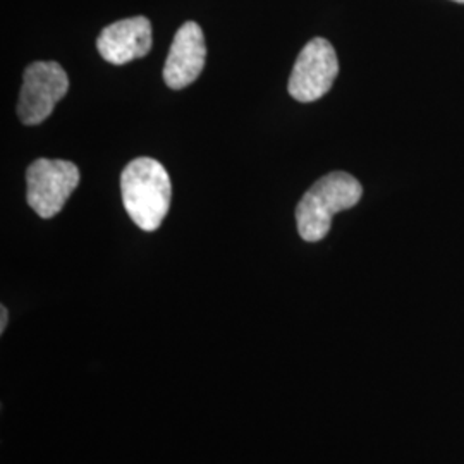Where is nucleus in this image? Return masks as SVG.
Listing matches in <instances>:
<instances>
[{
	"label": "nucleus",
	"mask_w": 464,
	"mask_h": 464,
	"mask_svg": "<svg viewBox=\"0 0 464 464\" xmlns=\"http://www.w3.org/2000/svg\"><path fill=\"white\" fill-rule=\"evenodd\" d=\"M121 195L134 224L143 231H157L169 214L172 198L166 167L150 157L134 159L121 174Z\"/></svg>",
	"instance_id": "1"
},
{
	"label": "nucleus",
	"mask_w": 464,
	"mask_h": 464,
	"mask_svg": "<svg viewBox=\"0 0 464 464\" xmlns=\"http://www.w3.org/2000/svg\"><path fill=\"white\" fill-rule=\"evenodd\" d=\"M363 195V188L348 172L335 170L318 179L296 207L299 236L308 241H322L331 231L332 217L353 208Z\"/></svg>",
	"instance_id": "2"
},
{
	"label": "nucleus",
	"mask_w": 464,
	"mask_h": 464,
	"mask_svg": "<svg viewBox=\"0 0 464 464\" xmlns=\"http://www.w3.org/2000/svg\"><path fill=\"white\" fill-rule=\"evenodd\" d=\"M80 184V169L67 160L38 159L26 170V199L42 218L57 216Z\"/></svg>",
	"instance_id": "3"
},
{
	"label": "nucleus",
	"mask_w": 464,
	"mask_h": 464,
	"mask_svg": "<svg viewBox=\"0 0 464 464\" xmlns=\"http://www.w3.org/2000/svg\"><path fill=\"white\" fill-rule=\"evenodd\" d=\"M69 80L66 71L53 61H38L26 67L17 103L21 122L36 126L53 112L59 100L66 97Z\"/></svg>",
	"instance_id": "4"
},
{
	"label": "nucleus",
	"mask_w": 464,
	"mask_h": 464,
	"mask_svg": "<svg viewBox=\"0 0 464 464\" xmlns=\"http://www.w3.org/2000/svg\"><path fill=\"white\" fill-rule=\"evenodd\" d=\"M339 74V61L331 42L314 38L304 45L289 78L291 97L303 103L322 99Z\"/></svg>",
	"instance_id": "5"
},
{
	"label": "nucleus",
	"mask_w": 464,
	"mask_h": 464,
	"mask_svg": "<svg viewBox=\"0 0 464 464\" xmlns=\"http://www.w3.org/2000/svg\"><path fill=\"white\" fill-rule=\"evenodd\" d=\"M207 59L205 36L195 21L178 30L167 55L164 82L172 90H181L198 80Z\"/></svg>",
	"instance_id": "6"
},
{
	"label": "nucleus",
	"mask_w": 464,
	"mask_h": 464,
	"mask_svg": "<svg viewBox=\"0 0 464 464\" xmlns=\"http://www.w3.org/2000/svg\"><path fill=\"white\" fill-rule=\"evenodd\" d=\"M151 23L147 17H128L102 30L97 49L103 61L122 66L145 57L151 49Z\"/></svg>",
	"instance_id": "7"
},
{
	"label": "nucleus",
	"mask_w": 464,
	"mask_h": 464,
	"mask_svg": "<svg viewBox=\"0 0 464 464\" xmlns=\"http://www.w3.org/2000/svg\"><path fill=\"white\" fill-rule=\"evenodd\" d=\"M0 310H2V312H0V314H2V322H0V332H4L5 331V325H7V318H9V316H7V310H5L4 306H2Z\"/></svg>",
	"instance_id": "8"
},
{
	"label": "nucleus",
	"mask_w": 464,
	"mask_h": 464,
	"mask_svg": "<svg viewBox=\"0 0 464 464\" xmlns=\"http://www.w3.org/2000/svg\"><path fill=\"white\" fill-rule=\"evenodd\" d=\"M454 2H459V4H464V0H454Z\"/></svg>",
	"instance_id": "9"
}]
</instances>
